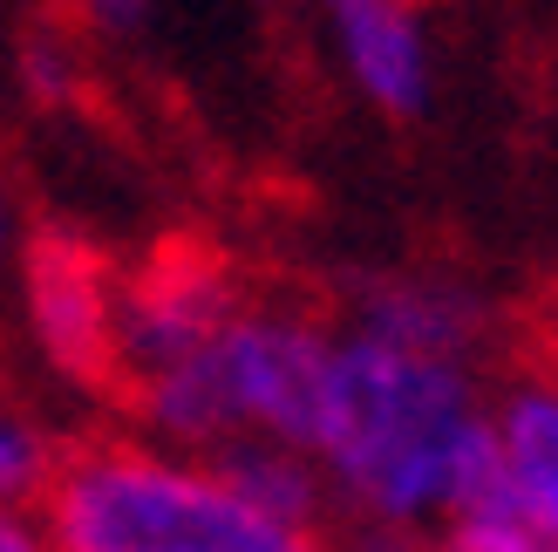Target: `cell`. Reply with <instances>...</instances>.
<instances>
[{
	"instance_id": "cell-1",
	"label": "cell",
	"mask_w": 558,
	"mask_h": 552,
	"mask_svg": "<svg viewBox=\"0 0 558 552\" xmlns=\"http://www.w3.org/2000/svg\"><path fill=\"white\" fill-rule=\"evenodd\" d=\"M484 369L388 348L333 321L306 457L327 484V518H396L436 532L477 499L484 471Z\"/></svg>"
},
{
	"instance_id": "cell-2",
	"label": "cell",
	"mask_w": 558,
	"mask_h": 552,
	"mask_svg": "<svg viewBox=\"0 0 558 552\" xmlns=\"http://www.w3.org/2000/svg\"><path fill=\"white\" fill-rule=\"evenodd\" d=\"M35 518L54 552H327V532L279 526L205 457L157 451L130 430L69 436Z\"/></svg>"
},
{
	"instance_id": "cell-3",
	"label": "cell",
	"mask_w": 558,
	"mask_h": 552,
	"mask_svg": "<svg viewBox=\"0 0 558 552\" xmlns=\"http://www.w3.org/2000/svg\"><path fill=\"white\" fill-rule=\"evenodd\" d=\"M14 314L35 369L75 403H117V266L75 232H21Z\"/></svg>"
},
{
	"instance_id": "cell-4",
	"label": "cell",
	"mask_w": 558,
	"mask_h": 552,
	"mask_svg": "<svg viewBox=\"0 0 558 552\" xmlns=\"http://www.w3.org/2000/svg\"><path fill=\"white\" fill-rule=\"evenodd\" d=\"M245 293L253 287L205 245H163L144 266L117 273V396L205 355Z\"/></svg>"
},
{
	"instance_id": "cell-5",
	"label": "cell",
	"mask_w": 558,
	"mask_h": 552,
	"mask_svg": "<svg viewBox=\"0 0 558 552\" xmlns=\"http://www.w3.org/2000/svg\"><path fill=\"white\" fill-rule=\"evenodd\" d=\"M341 327L375 335L388 348H409V355L484 369V375H490V355H497V300L484 287L457 280V273H429V266L361 280L348 293Z\"/></svg>"
},
{
	"instance_id": "cell-6",
	"label": "cell",
	"mask_w": 558,
	"mask_h": 552,
	"mask_svg": "<svg viewBox=\"0 0 558 552\" xmlns=\"http://www.w3.org/2000/svg\"><path fill=\"white\" fill-rule=\"evenodd\" d=\"M470 505H490V512H511V518H532V526L558 532V389H551V375L538 369L490 375L484 471H477V499Z\"/></svg>"
},
{
	"instance_id": "cell-7",
	"label": "cell",
	"mask_w": 558,
	"mask_h": 552,
	"mask_svg": "<svg viewBox=\"0 0 558 552\" xmlns=\"http://www.w3.org/2000/svg\"><path fill=\"white\" fill-rule=\"evenodd\" d=\"M306 14H320V35L333 48V69L348 75V89L381 109V117H423L436 89V48L415 0H306Z\"/></svg>"
},
{
	"instance_id": "cell-8",
	"label": "cell",
	"mask_w": 558,
	"mask_h": 552,
	"mask_svg": "<svg viewBox=\"0 0 558 552\" xmlns=\"http://www.w3.org/2000/svg\"><path fill=\"white\" fill-rule=\"evenodd\" d=\"M205 464L253 512L279 518V526L327 532V484H320L314 457H306L300 444H279V436H232V444H218Z\"/></svg>"
},
{
	"instance_id": "cell-9",
	"label": "cell",
	"mask_w": 558,
	"mask_h": 552,
	"mask_svg": "<svg viewBox=\"0 0 558 552\" xmlns=\"http://www.w3.org/2000/svg\"><path fill=\"white\" fill-rule=\"evenodd\" d=\"M62 451H69V430L14 375H0V512H35Z\"/></svg>"
},
{
	"instance_id": "cell-10",
	"label": "cell",
	"mask_w": 558,
	"mask_h": 552,
	"mask_svg": "<svg viewBox=\"0 0 558 552\" xmlns=\"http://www.w3.org/2000/svg\"><path fill=\"white\" fill-rule=\"evenodd\" d=\"M429 552H558V532L511 512H490V505H470L429 532Z\"/></svg>"
},
{
	"instance_id": "cell-11",
	"label": "cell",
	"mask_w": 558,
	"mask_h": 552,
	"mask_svg": "<svg viewBox=\"0 0 558 552\" xmlns=\"http://www.w3.org/2000/svg\"><path fill=\"white\" fill-rule=\"evenodd\" d=\"M82 75H89V62H82V41L69 35L62 21H48V27H35V35L21 41V82H27L35 103H48V109L75 103Z\"/></svg>"
},
{
	"instance_id": "cell-12",
	"label": "cell",
	"mask_w": 558,
	"mask_h": 552,
	"mask_svg": "<svg viewBox=\"0 0 558 552\" xmlns=\"http://www.w3.org/2000/svg\"><path fill=\"white\" fill-rule=\"evenodd\" d=\"M150 8L157 0H54V21L75 41H130L150 21Z\"/></svg>"
},
{
	"instance_id": "cell-13",
	"label": "cell",
	"mask_w": 558,
	"mask_h": 552,
	"mask_svg": "<svg viewBox=\"0 0 558 552\" xmlns=\"http://www.w3.org/2000/svg\"><path fill=\"white\" fill-rule=\"evenodd\" d=\"M327 552H429L423 526H396V518H327Z\"/></svg>"
},
{
	"instance_id": "cell-14",
	"label": "cell",
	"mask_w": 558,
	"mask_h": 552,
	"mask_svg": "<svg viewBox=\"0 0 558 552\" xmlns=\"http://www.w3.org/2000/svg\"><path fill=\"white\" fill-rule=\"evenodd\" d=\"M0 552H54L35 512H0Z\"/></svg>"
},
{
	"instance_id": "cell-15",
	"label": "cell",
	"mask_w": 558,
	"mask_h": 552,
	"mask_svg": "<svg viewBox=\"0 0 558 552\" xmlns=\"http://www.w3.org/2000/svg\"><path fill=\"white\" fill-rule=\"evenodd\" d=\"M14 253H21V212H14L8 178H0V287H8V273H14Z\"/></svg>"
},
{
	"instance_id": "cell-16",
	"label": "cell",
	"mask_w": 558,
	"mask_h": 552,
	"mask_svg": "<svg viewBox=\"0 0 558 552\" xmlns=\"http://www.w3.org/2000/svg\"><path fill=\"white\" fill-rule=\"evenodd\" d=\"M287 8H300V14H306V0H287Z\"/></svg>"
}]
</instances>
